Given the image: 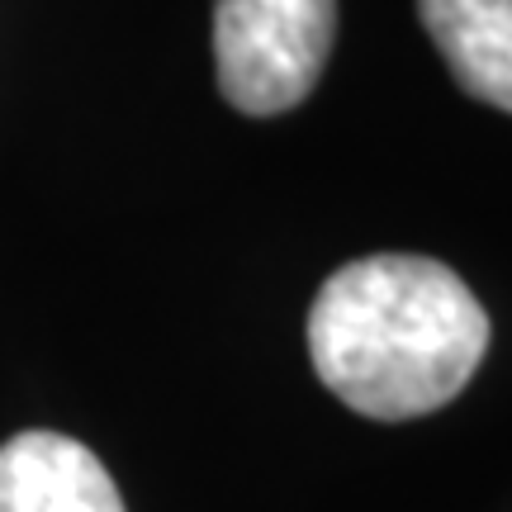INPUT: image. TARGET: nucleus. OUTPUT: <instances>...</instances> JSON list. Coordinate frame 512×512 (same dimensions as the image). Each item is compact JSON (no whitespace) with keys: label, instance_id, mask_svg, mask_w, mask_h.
<instances>
[{"label":"nucleus","instance_id":"f257e3e1","mask_svg":"<svg viewBox=\"0 0 512 512\" xmlns=\"http://www.w3.org/2000/svg\"><path fill=\"white\" fill-rule=\"evenodd\" d=\"M489 313L451 266L380 252L323 280L309 309V356L337 399L375 422L437 413L475 380Z\"/></svg>","mask_w":512,"mask_h":512},{"label":"nucleus","instance_id":"f03ea898","mask_svg":"<svg viewBox=\"0 0 512 512\" xmlns=\"http://www.w3.org/2000/svg\"><path fill=\"white\" fill-rule=\"evenodd\" d=\"M337 0H219L214 67L233 110L271 119L304 105L332 57Z\"/></svg>","mask_w":512,"mask_h":512},{"label":"nucleus","instance_id":"7ed1b4c3","mask_svg":"<svg viewBox=\"0 0 512 512\" xmlns=\"http://www.w3.org/2000/svg\"><path fill=\"white\" fill-rule=\"evenodd\" d=\"M0 512H124V498L91 446L19 432L0 446Z\"/></svg>","mask_w":512,"mask_h":512},{"label":"nucleus","instance_id":"20e7f679","mask_svg":"<svg viewBox=\"0 0 512 512\" xmlns=\"http://www.w3.org/2000/svg\"><path fill=\"white\" fill-rule=\"evenodd\" d=\"M418 15L460 91L512 114V0H418Z\"/></svg>","mask_w":512,"mask_h":512}]
</instances>
